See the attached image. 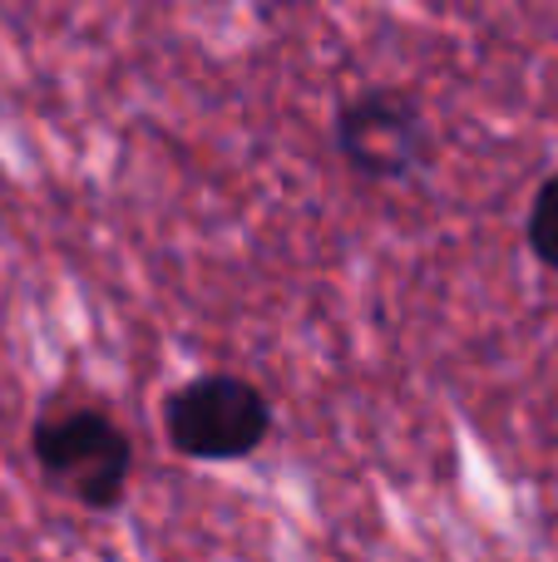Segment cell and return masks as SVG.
I'll use <instances>...</instances> for the list:
<instances>
[{"mask_svg": "<svg viewBox=\"0 0 558 562\" xmlns=\"http://www.w3.org/2000/svg\"><path fill=\"white\" fill-rule=\"evenodd\" d=\"M30 454L49 488L85 508H114L129 494L134 445L109 409L89 400H55L35 415Z\"/></svg>", "mask_w": 558, "mask_h": 562, "instance_id": "cell-1", "label": "cell"}, {"mask_svg": "<svg viewBox=\"0 0 558 562\" xmlns=\"http://www.w3.org/2000/svg\"><path fill=\"white\" fill-rule=\"evenodd\" d=\"M164 435L183 459H247L272 435V405L243 375H198L164 400Z\"/></svg>", "mask_w": 558, "mask_h": 562, "instance_id": "cell-2", "label": "cell"}, {"mask_svg": "<svg viewBox=\"0 0 558 562\" xmlns=\"http://www.w3.org/2000/svg\"><path fill=\"white\" fill-rule=\"evenodd\" d=\"M336 154L366 183H395L431 158V124L405 89H361L336 109Z\"/></svg>", "mask_w": 558, "mask_h": 562, "instance_id": "cell-3", "label": "cell"}, {"mask_svg": "<svg viewBox=\"0 0 558 562\" xmlns=\"http://www.w3.org/2000/svg\"><path fill=\"white\" fill-rule=\"evenodd\" d=\"M524 237H529V252L539 257L549 272H558V173L544 178L539 193H534L529 223H524Z\"/></svg>", "mask_w": 558, "mask_h": 562, "instance_id": "cell-4", "label": "cell"}]
</instances>
